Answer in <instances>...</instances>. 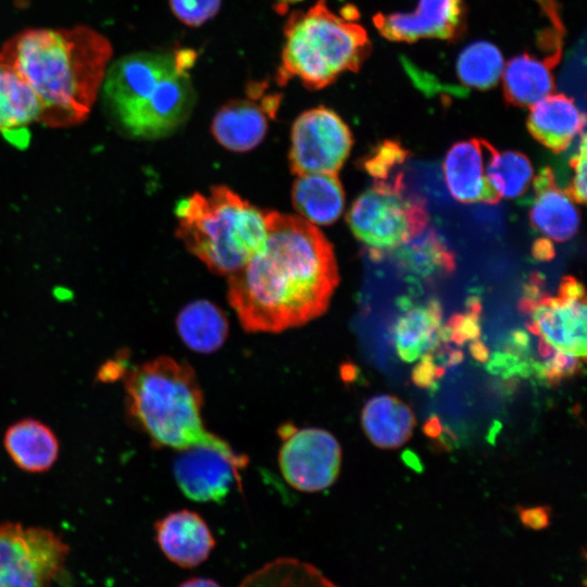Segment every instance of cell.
<instances>
[{
  "label": "cell",
  "instance_id": "obj_19",
  "mask_svg": "<svg viewBox=\"0 0 587 587\" xmlns=\"http://www.w3.org/2000/svg\"><path fill=\"white\" fill-rule=\"evenodd\" d=\"M399 307L402 314L394 328L397 353L401 360L413 362L440 341L441 304L437 299H430L425 304H415L403 297L399 300Z\"/></svg>",
  "mask_w": 587,
  "mask_h": 587
},
{
  "label": "cell",
  "instance_id": "obj_41",
  "mask_svg": "<svg viewBox=\"0 0 587 587\" xmlns=\"http://www.w3.org/2000/svg\"><path fill=\"white\" fill-rule=\"evenodd\" d=\"M344 379L353 380L357 375V369L352 364H346L342 369Z\"/></svg>",
  "mask_w": 587,
  "mask_h": 587
},
{
  "label": "cell",
  "instance_id": "obj_1",
  "mask_svg": "<svg viewBox=\"0 0 587 587\" xmlns=\"http://www.w3.org/2000/svg\"><path fill=\"white\" fill-rule=\"evenodd\" d=\"M262 248L227 279V300L248 333H280L326 312L339 283L332 243L302 217L266 211Z\"/></svg>",
  "mask_w": 587,
  "mask_h": 587
},
{
  "label": "cell",
  "instance_id": "obj_24",
  "mask_svg": "<svg viewBox=\"0 0 587 587\" xmlns=\"http://www.w3.org/2000/svg\"><path fill=\"white\" fill-rule=\"evenodd\" d=\"M176 329L187 348L209 354L217 351L226 341L228 321L221 308L200 299L186 304L179 311Z\"/></svg>",
  "mask_w": 587,
  "mask_h": 587
},
{
  "label": "cell",
  "instance_id": "obj_29",
  "mask_svg": "<svg viewBox=\"0 0 587 587\" xmlns=\"http://www.w3.org/2000/svg\"><path fill=\"white\" fill-rule=\"evenodd\" d=\"M503 72V58L492 43L478 41L467 46L458 58L457 73L466 87L487 89Z\"/></svg>",
  "mask_w": 587,
  "mask_h": 587
},
{
  "label": "cell",
  "instance_id": "obj_36",
  "mask_svg": "<svg viewBox=\"0 0 587 587\" xmlns=\"http://www.w3.org/2000/svg\"><path fill=\"white\" fill-rule=\"evenodd\" d=\"M469 350L472 358L479 363H487L490 360V351L479 338L472 340Z\"/></svg>",
  "mask_w": 587,
  "mask_h": 587
},
{
  "label": "cell",
  "instance_id": "obj_15",
  "mask_svg": "<svg viewBox=\"0 0 587 587\" xmlns=\"http://www.w3.org/2000/svg\"><path fill=\"white\" fill-rule=\"evenodd\" d=\"M491 145L484 139L454 143L447 152L442 170L451 196L463 203L499 202L490 187L485 170Z\"/></svg>",
  "mask_w": 587,
  "mask_h": 587
},
{
  "label": "cell",
  "instance_id": "obj_42",
  "mask_svg": "<svg viewBox=\"0 0 587 587\" xmlns=\"http://www.w3.org/2000/svg\"><path fill=\"white\" fill-rule=\"evenodd\" d=\"M300 1L302 0H278V4H276V10L278 11L279 9H284L283 11L285 13L287 9V4H292Z\"/></svg>",
  "mask_w": 587,
  "mask_h": 587
},
{
  "label": "cell",
  "instance_id": "obj_40",
  "mask_svg": "<svg viewBox=\"0 0 587 587\" xmlns=\"http://www.w3.org/2000/svg\"><path fill=\"white\" fill-rule=\"evenodd\" d=\"M448 359L446 362V366H453L458 365L463 361L464 353L461 349H453L448 352Z\"/></svg>",
  "mask_w": 587,
  "mask_h": 587
},
{
  "label": "cell",
  "instance_id": "obj_13",
  "mask_svg": "<svg viewBox=\"0 0 587 587\" xmlns=\"http://www.w3.org/2000/svg\"><path fill=\"white\" fill-rule=\"evenodd\" d=\"M264 84L254 83L248 88V98L230 100L218 109L211 132L221 146L246 152L264 139L282 100V95H264Z\"/></svg>",
  "mask_w": 587,
  "mask_h": 587
},
{
  "label": "cell",
  "instance_id": "obj_14",
  "mask_svg": "<svg viewBox=\"0 0 587 587\" xmlns=\"http://www.w3.org/2000/svg\"><path fill=\"white\" fill-rule=\"evenodd\" d=\"M462 0H421L411 13H378L373 21L379 33L392 41L450 38L461 15Z\"/></svg>",
  "mask_w": 587,
  "mask_h": 587
},
{
  "label": "cell",
  "instance_id": "obj_3",
  "mask_svg": "<svg viewBox=\"0 0 587 587\" xmlns=\"http://www.w3.org/2000/svg\"><path fill=\"white\" fill-rule=\"evenodd\" d=\"M100 90L121 128L142 139L172 135L187 122L196 102L188 71L173 52L122 57L108 67Z\"/></svg>",
  "mask_w": 587,
  "mask_h": 587
},
{
  "label": "cell",
  "instance_id": "obj_27",
  "mask_svg": "<svg viewBox=\"0 0 587 587\" xmlns=\"http://www.w3.org/2000/svg\"><path fill=\"white\" fill-rule=\"evenodd\" d=\"M237 587H341L313 564L294 558H275L248 574Z\"/></svg>",
  "mask_w": 587,
  "mask_h": 587
},
{
  "label": "cell",
  "instance_id": "obj_10",
  "mask_svg": "<svg viewBox=\"0 0 587 587\" xmlns=\"http://www.w3.org/2000/svg\"><path fill=\"white\" fill-rule=\"evenodd\" d=\"M278 465L284 479L295 489L317 492L338 477L341 448L332 433L317 427H280Z\"/></svg>",
  "mask_w": 587,
  "mask_h": 587
},
{
  "label": "cell",
  "instance_id": "obj_39",
  "mask_svg": "<svg viewBox=\"0 0 587 587\" xmlns=\"http://www.w3.org/2000/svg\"><path fill=\"white\" fill-rule=\"evenodd\" d=\"M537 347L538 353L542 359L551 358L555 352V348L544 337H539Z\"/></svg>",
  "mask_w": 587,
  "mask_h": 587
},
{
  "label": "cell",
  "instance_id": "obj_20",
  "mask_svg": "<svg viewBox=\"0 0 587 587\" xmlns=\"http://www.w3.org/2000/svg\"><path fill=\"white\" fill-rule=\"evenodd\" d=\"M4 448L21 470L30 473L49 470L59 455V441L54 433L34 419H24L11 425L4 434Z\"/></svg>",
  "mask_w": 587,
  "mask_h": 587
},
{
  "label": "cell",
  "instance_id": "obj_16",
  "mask_svg": "<svg viewBox=\"0 0 587 587\" xmlns=\"http://www.w3.org/2000/svg\"><path fill=\"white\" fill-rule=\"evenodd\" d=\"M157 541L168 560L182 567L204 562L215 546L205 521L187 509L168 513L155 523Z\"/></svg>",
  "mask_w": 587,
  "mask_h": 587
},
{
  "label": "cell",
  "instance_id": "obj_26",
  "mask_svg": "<svg viewBox=\"0 0 587 587\" xmlns=\"http://www.w3.org/2000/svg\"><path fill=\"white\" fill-rule=\"evenodd\" d=\"M41 103L30 86L13 70L0 64V133L20 132L39 122Z\"/></svg>",
  "mask_w": 587,
  "mask_h": 587
},
{
  "label": "cell",
  "instance_id": "obj_9",
  "mask_svg": "<svg viewBox=\"0 0 587 587\" xmlns=\"http://www.w3.org/2000/svg\"><path fill=\"white\" fill-rule=\"evenodd\" d=\"M523 295L532 299V310L527 315L538 325L541 337L560 351L584 360L587 311L583 285L575 277L565 276L557 295L551 296L544 290L542 277L533 274Z\"/></svg>",
  "mask_w": 587,
  "mask_h": 587
},
{
  "label": "cell",
  "instance_id": "obj_25",
  "mask_svg": "<svg viewBox=\"0 0 587 587\" xmlns=\"http://www.w3.org/2000/svg\"><path fill=\"white\" fill-rule=\"evenodd\" d=\"M410 278L429 280L452 273L455 257L441 237L425 228L392 253Z\"/></svg>",
  "mask_w": 587,
  "mask_h": 587
},
{
  "label": "cell",
  "instance_id": "obj_2",
  "mask_svg": "<svg viewBox=\"0 0 587 587\" xmlns=\"http://www.w3.org/2000/svg\"><path fill=\"white\" fill-rule=\"evenodd\" d=\"M112 46L88 26L28 28L0 49V64L18 74L41 103L39 122L67 127L83 122L100 92Z\"/></svg>",
  "mask_w": 587,
  "mask_h": 587
},
{
  "label": "cell",
  "instance_id": "obj_23",
  "mask_svg": "<svg viewBox=\"0 0 587 587\" xmlns=\"http://www.w3.org/2000/svg\"><path fill=\"white\" fill-rule=\"evenodd\" d=\"M560 54L539 60L529 54L513 58L503 68V91L508 102L517 107H532L554 89L552 67Z\"/></svg>",
  "mask_w": 587,
  "mask_h": 587
},
{
  "label": "cell",
  "instance_id": "obj_5",
  "mask_svg": "<svg viewBox=\"0 0 587 587\" xmlns=\"http://www.w3.org/2000/svg\"><path fill=\"white\" fill-rule=\"evenodd\" d=\"M175 214L177 237L220 275L240 270L266 239V211L226 186H214L208 195L196 192L179 200Z\"/></svg>",
  "mask_w": 587,
  "mask_h": 587
},
{
  "label": "cell",
  "instance_id": "obj_8",
  "mask_svg": "<svg viewBox=\"0 0 587 587\" xmlns=\"http://www.w3.org/2000/svg\"><path fill=\"white\" fill-rule=\"evenodd\" d=\"M68 551L47 528L0 523V587H52Z\"/></svg>",
  "mask_w": 587,
  "mask_h": 587
},
{
  "label": "cell",
  "instance_id": "obj_21",
  "mask_svg": "<svg viewBox=\"0 0 587 587\" xmlns=\"http://www.w3.org/2000/svg\"><path fill=\"white\" fill-rule=\"evenodd\" d=\"M361 422L371 442L383 449L402 446L416 424L411 408L390 395L371 398L363 407Z\"/></svg>",
  "mask_w": 587,
  "mask_h": 587
},
{
  "label": "cell",
  "instance_id": "obj_32",
  "mask_svg": "<svg viewBox=\"0 0 587 587\" xmlns=\"http://www.w3.org/2000/svg\"><path fill=\"white\" fill-rule=\"evenodd\" d=\"M586 134H580V140L576 153L571 158L570 165L573 171L567 192L575 203H584L586 200Z\"/></svg>",
  "mask_w": 587,
  "mask_h": 587
},
{
  "label": "cell",
  "instance_id": "obj_37",
  "mask_svg": "<svg viewBox=\"0 0 587 587\" xmlns=\"http://www.w3.org/2000/svg\"><path fill=\"white\" fill-rule=\"evenodd\" d=\"M422 429L428 438L437 439L444 430L440 417L436 414H432L424 422Z\"/></svg>",
  "mask_w": 587,
  "mask_h": 587
},
{
  "label": "cell",
  "instance_id": "obj_6",
  "mask_svg": "<svg viewBox=\"0 0 587 587\" xmlns=\"http://www.w3.org/2000/svg\"><path fill=\"white\" fill-rule=\"evenodd\" d=\"M284 35L279 85L297 77L310 90L324 88L341 73L357 72L370 53L365 29L336 15L326 0H317L307 11H294Z\"/></svg>",
  "mask_w": 587,
  "mask_h": 587
},
{
  "label": "cell",
  "instance_id": "obj_33",
  "mask_svg": "<svg viewBox=\"0 0 587 587\" xmlns=\"http://www.w3.org/2000/svg\"><path fill=\"white\" fill-rule=\"evenodd\" d=\"M420 358L421 361L412 370V382L419 388L435 391L438 384L434 376V355L432 352H424Z\"/></svg>",
  "mask_w": 587,
  "mask_h": 587
},
{
  "label": "cell",
  "instance_id": "obj_18",
  "mask_svg": "<svg viewBox=\"0 0 587 587\" xmlns=\"http://www.w3.org/2000/svg\"><path fill=\"white\" fill-rule=\"evenodd\" d=\"M527 128L541 145L560 153L585 130V114L573 99L550 93L530 107Z\"/></svg>",
  "mask_w": 587,
  "mask_h": 587
},
{
  "label": "cell",
  "instance_id": "obj_28",
  "mask_svg": "<svg viewBox=\"0 0 587 587\" xmlns=\"http://www.w3.org/2000/svg\"><path fill=\"white\" fill-rule=\"evenodd\" d=\"M486 178L501 199H514L526 191L534 170L528 158L516 151H497L492 146L485 170Z\"/></svg>",
  "mask_w": 587,
  "mask_h": 587
},
{
  "label": "cell",
  "instance_id": "obj_12",
  "mask_svg": "<svg viewBox=\"0 0 587 587\" xmlns=\"http://www.w3.org/2000/svg\"><path fill=\"white\" fill-rule=\"evenodd\" d=\"M248 464L242 454H228L211 447L179 451L173 464L174 477L183 494L198 502H220L239 483Z\"/></svg>",
  "mask_w": 587,
  "mask_h": 587
},
{
  "label": "cell",
  "instance_id": "obj_4",
  "mask_svg": "<svg viewBox=\"0 0 587 587\" xmlns=\"http://www.w3.org/2000/svg\"><path fill=\"white\" fill-rule=\"evenodd\" d=\"M124 386L128 413L153 445L178 451L202 446L236 454L207 429L202 389L187 362L167 355L149 360L124 375Z\"/></svg>",
  "mask_w": 587,
  "mask_h": 587
},
{
  "label": "cell",
  "instance_id": "obj_31",
  "mask_svg": "<svg viewBox=\"0 0 587 587\" xmlns=\"http://www.w3.org/2000/svg\"><path fill=\"white\" fill-rule=\"evenodd\" d=\"M173 14L185 25L198 27L221 9L222 0H168Z\"/></svg>",
  "mask_w": 587,
  "mask_h": 587
},
{
  "label": "cell",
  "instance_id": "obj_35",
  "mask_svg": "<svg viewBox=\"0 0 587 587\" xmlns=\"http://www.w3.org/2000/svg\"><path fill=\"white\" fill-rule=\"evenodd\" d=\"M533 255L539 261H549L554 255L552 241L542 237L535 240L532 249Z\"/></svg>",
  "mask_w": 587,
  "mask_h": 587
},
{
  "label": "cell",
  "instance_id": "obj_7",
  "mask_svg": "<svg viewBox=\"0 0 587 587\" xmlns=\"http://www.w3.org/2000/svg\"><path fill=\"white\" fill-rule=\"evenodd\" d=\"M349 226L371 259L377 261L423 232L428 213L422 199L405 189L398 172L384 180H374L361 193L348 213Z\"/></svg>",
  "mask_w": 587,
  "mask_h": 587
},
{
  "label": "cell",
  "instance_id": "obj_22",
  "mask_svg": "<svg viewBox=\"0 0 587 587\" xmlns=\"http://www.w3.org/2000/svg\"><path fill=\"white\" fill-rule=\"evenodd\" d=\"M292 204L313 225H329L344 210L345 192L337 174L299 176L291 191Z\"/></svg>",
  "mask_w": 587,
  "mask_h": 587
},
{
  "label": "cell",
  "instance_id": "obj_11",
  "mask_svg": "<svg viewBox=\"0 0 587 587\" xmlns=\"http://www.w3.org/2000/svg\"><path fill=\"white\" fill-rule=\"evenodd\" d=\"M352 142L349 127L335 111L324 105L304 111L291 128V172L299 176L337 174Z\"/></svg>",
  "mask_w": 587,
  "mask_h": 587
},
{
  "label": "cell",
  "instance_id": "obj_30",
  "mask_svg": "<svg viewBox=\"0 0 587 587\" xmlns=\"http://www.w3.org/2000/svg\"><path fill=\"white\" fill-rule=\"evenodd\" d=\"M405 158L407 150L398 141L385 140L363 159L362 166L374 180H384L397 173Z\"/></svg>",
  "mask_w": 587,
  "mask_h": 587
},
{
  "label": "cell",
  "instance_id": "obj_34",
  "mask_svg": "<svg viewBox=\"0 0 587 587\" xmlns=\"http://www.w3.org/2000/svg\"><path fill=\"white\" fill-rule=\"evenodd\" d=\"M519 516L521 522L532 529H542L550 523V509L548 507H519Z\"/></svg>",
  "mask_w": 587,
  "mask_h": 587
},
{
  "label": "cell",
  "instance_id": "obj_43",
  "mask_svg": "<svg viewBox=\"0 0 587 587\" xmlns=\"http://www.w3.org/2000/svg\"><path fill=\"white\" fill-rule=\"evenodd\" d=\"M446 374V367L441 365H435L434 367V376L438 380Z\"/></svg>",
  "mask_w": 587,
  "mask_h": 587
},
{
  "label": "cell",
  "instance_id": "obj_38",
  "mask_svg": "<svg viewBox=\"0 0 587 587\" xmlns=\"http://www.w3.org/2000/svg\"><path fill=\"white\" fill-rule=\"evenodd\" d=\"M179 587H221L215 580L203 577H195L184 582Z\"/></svg>",
  "mask_w": 587,
  "mask_h": 587
},
{
  "label": "cell",
  "instance_id": "obj_17",
  "mask_svg": "<svg viewBox=\"0 0 587 587\" xmlns=\"http://www.w3.org/2000/svg\"><path fill=\"white\" fill-rule=\"evenodd\" d=\"M533 188L532 226L551 241L573 238L579 228V213L569 192L558 187L550 167H542L533 177Z\"/></svg>",
  "mask_w": 587,
  "mask_h": 587
}]
</instances>
